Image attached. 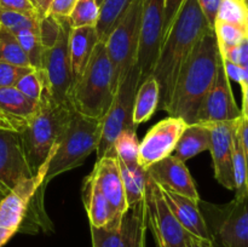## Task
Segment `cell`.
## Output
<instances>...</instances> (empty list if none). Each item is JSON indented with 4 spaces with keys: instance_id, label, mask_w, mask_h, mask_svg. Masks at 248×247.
Segmentation results:
<instances>
[{
    "instance_id": "6da1fadb",
    "label": "cell",
    "mask_w": 248,
    "mask_h": 247,
    "mask_svg": "<svg viewBox=\"0 0 248 247\" xmlns=\"http://www.w3.org/2000/svg\"><path fill=\"white\" fill-rule=\"evenodd\" d=\"M196 0H184L160 46L153 77L159 85L160 110H167L184 62L201 38L211 31Z\"/></svg>"
},
{
    "instance_id": "7a4b0ae2",
    "label": "cell",
    "mask_w": 248,
    "mask_h": 247,
    "mask_svg": "<svg viewBox=\"0 0 248 247\" xmlns=\"http://www.w3.org/2000/svg\"><path fill=\"white\" fill-rule=\"evenodd\" d=\"M219 61L217 38L211 29L199 40L179 72L166 110L170 116L183 119L188 125L195 123L199 108L216 80Z\"/></svg>"
},
{
    "instance_id": "3957f363",
    "label": "cell",
    "mask_w": 248,
    "mask_h": 247,
    "mask_svg": "<svg viewBox=\"0 0 248 247\" xmlns=\"http://www.w3.org/2000/svg\"><path fill=\"white\" fill-rule=\"evenodd\" d=\"M74 113L72 104L61 103L53 98L51 89L44 91L38 111L19 132L27 160L34 173L47 160Z\"/></svg>"
},
{
    "instance_id": "277c9868",
    "label": "cell",
    "mask_w": 248,
    "mask_h": 247,
    "mask_svg": "<svg viewBox=\"0 0 248 247\" xmlns=\"http://www.w3.org/2000/svg\"><path fill=\"white\" fill-rule=\"evenodd\" d=\"M115 91L113 65L106 45L98 41L84 74L73 82L69 103L77 113L102 120L113 102Z\"/></svg>"
},
{
    "instance_id": "5b68a950",
    "label": "cell",
    "mask_w": 248,
    "mask_h": 247,
    "mask_svg": "<svg viewBox=\"0 0 248 247\" xmlns=\"http://www.w3.org/2000/svg\"><path fill=\"white\" fill-rule=\"evenodd\" d=\"M101 133V119L90 118L75 111L48 155L44 185L61 173L80 166L97 149Z\"/></svg>"
},
{
    "instance_id": "8992f818",
    "label": "cell",
    "mask_w": 248,
    "mask_h": 247,
    "mask_svg": "<svg viewBox=\"0 0 248 247\" xmlns=\"http://www.w3.org/2000/svg\"><path fill=\"white\" fill-rule=\"evenodd\" d=\"M143 0H132L115 28L104 41L114 70V85H118L137 63Z\"/></svg>"
},
{
    "instance_id": "52a82bcc",
    "label": "cell",
    "mask_w": 248,
    "mask_h": 247,
    "mask_svg": "<svg viewBox=\"0 0 248 247\" xmlns=\"http://www.w3.org/2000/svg\"><path fill=\"white\" fill-rule=\"evenodd\" d=\"M138 86L140 69L137 64H135L118 85L113 102L102 119L101 139L96 149L97 160L107 155L113 147L114 140L123 131L136 128L132 123V114Z\"/></svg>"
},
{
    "instance_id": "ba28073f",
    "label": "cell",
    "mask_w": 248,
    "mask_h": 247,
    "mask_svg": "<svg viewBox=\"0 0 248 247\" xmlns=\"http://www.w3.org/2000/svg\"><path fill=\"white\" fill-rule=\"evenodd\" d=\"M147 227L150 228L157 247H186L189 234L167 206L160 185L148 174L144 196Z\"/></svg>"
},
{
    "instance_id": "9c48e42d",
    "label": "cell",
    "mask_w": 248,
    "mask_h": 247,
    "mask_svg": "<svg viewBox=\"0 0 248 247\" xmlns=\"http://www.w3.org/2000/svg\"><path fill=\"white\" fill-rule=\"evenodd\" d=\"M47 166L48 157L33 176L19 182L0 201V247L4 246L23 224L31 199L44 185Z\"/></svg>"
},
{
    "instance_id": "30bf717a",
    "label": "cell",
    "mask_w": 248,
    "mask_h": 247,
    "mask_svg": "<svg viewBox=\"0 0 248 247\" xmlns=\"http://www.w3.org/2000/svg\"><path fill=\"white\" fill-rule=\"evenodd\" d=\"M165 0H143L137 67L140 85L153 74L164 39Z\"/></svg>"
},
{
    "instance_id": "8fae6325",
    "label": "cell",
    "mask_w": 248,
    "mask_h": 247,
    "mask_svg": "<svg viewBox=\"0 0 248 247\" xmlns=\"http://www.w3.org/2000/svg\"><path fill=\"white\" fill-rule=\"evenodd\" d=\"M61 34L53 47L44 52L43 68L47 74L53 98L61 103H69L73 86L69 56V34L72 31L68 18H61Z\"/></svg>"
},
{
    "instance_id": "7c38bea8",
    "label": "cell",
    "mask_w": 248,
    "mask_h": 247,
    "mask_svg": "<svg viewBox=\"0 0 248 247\" xmlns=\"http://www.w3.org/2000/svg\"><path fill=\"white\" fill-rule=\"evenodd\" d=\"M144 200L128 207L119 227H91L92 247H140L145 242Z\"/></svg>"
},
{
    "instance_id": "4fadbf2b",
    "label": "cell",
    "mask_w": 248,
    "mask_h": 247,
    "mask_svg": "<svg viewBox=\"0 0 248 247\" xmlns=\"http://www.w3.org/2000/svg\"><path fill=\"white\" fill-rule=\"evenodd\" d=\"M241 116V109L235 102L230 80L225 73L222 56H220L216 80L203 98L194 124L207 125L213 123H227V121L237 120Z\"/></svg>"
},
{
    "instance_id": "5bb4252c",
    "label": "cell",
    "mask_w": 248,
    "mask_h": 247,
    "mask_svg": "<svg viewBox=\"0 0 248 247\" xmlns=\"http://www.w3.org/2000/svg\"><path fill=\"white\" fill-rule=\"evenodd\" d=\"M33 174L19 132L0 127V194L5 196Z\"/></svg>"
},
{
    "instance_id": "9a60e30c",
    "label": "cell",
    "mask_w": 248,
    "mask_h": 247,
    "mask_svg": "<svg viewBox=\"0 0 248 247\" xmlns=\"http://www.w3.org/2000/svg\"><path fill=\"white\" fill-rule=\"evenodd\" d=\"M188 124L181 118L169 116L153 126L142 142H140V165L149 169L152 165L174 152L179 137Z\"/></svg>"
},
{
    "instance_id": "2e32d148",
    "label": "cell",
    "mask_w": 248,
    "mask_h": 247,
    "mask_svg": "<svg viewBox=\"0 0 248 247\" xmlns=\"http://www.w3.org/2000/svg\"><path fill=\"white\" fill-rule=\"evenodd\" d=\"M213 239L222 247H248V195L220 208Z\"/></svg>"
},
{
    "instance_id": "e0dca14e",
    "label": "cell",
    "mask_w": 248,
    "mask_h": 247,
    "mask_svg": "<svg viewBox=\"0 0 248 247\" xmlns=\"http://www.w3.org/2000/svg\"><path fill=\"white\" fill-rule=\"evenodd\" d=\"M239 120V119H237ZM237 120L207 124L211 132L210 152L213 160L215 177L224 188L235 191L232 170V133Z\"/></svg>"
},
{
    "instance_id": "ac0fdd59",
    "label": "cell",
    "mask_w": 248,
    "mask_h": 247,
    "mask_svg": "<svg viewBox=\"0 0 248 247\" xmlns=\"http://www.w3.org/2000/svg\"><path fill=\"white\" fill-rule=\"evenodd\" d=\"M147 173L160 186L170 189L177 194L200 201L198 189L186 164L174 155L165 157L147 169Z\"/></svg>"
},
{
    "instance_id": "d6986e66",
    "label": "cell",
    "mask_w": 248,
    "mask_h": 247,
    "mask_svg": "<svg viewBox=\"0 0 248 247\" xmlns=\"http://www.w3.org/2000/svg\"><path fill=\"white\" fill-rule=\"evenodd\" d=\"M92 173L94 174L102 193L108 200L115 218L121 220L128 210V205L126 201L118 157L114 155H106L98 159L94 164Z\"/></svg>"
},
{
    "instance_id": "ffe728a7",
    "label": "cell",
    "mask_w": 248,
    "mask_h": 247,
    "mask_svg": "<svg viewBox=\"0 0 248 247\" xmlns=\"http://www.w3.org/2000/svg\"><path fill=\"white\" fill-rule=\"evenodd\" d=\"M160 189L170 210L189 234L194 235L205 242H215L212 232L210 230L205 217L199 208V201L186 198L162 186H160Z\"/></svg>"
},
{
    "instance_id": "44dd1931",
    "label": "cell",
    "mask_w": 248,
    "mask_h": 247,
    "mask_svg": "<svg viewBox=\"0 0 248 247\" xmlns=\"http://www.w3.org/2000/svg\"><path fill=\"white\" fill-rule=\"evenodd\" d=\"M39 102L16 87H0V127L21 132L38 111Z\"/></svg>"
},
{
    "instance_id": "7402d4cb",
    "label": "cell",
    "mask_w": 248,
    "mask_h": 247,
    "mask_svg": "<svg viewBox=\"0 0 248 247\" xmlns=\"http://www.w3.org/2000/svg\"><path fill=\"white\" fill-rule=\"evenodd\" d=\"M82 201H84L91 227H119L121 224L123 219L118 220L115 218L108 200L102 193L92 172L84 181Z\"/></svg>"
},
{
    "instance_id": "603a6c76",
    "label": "cell",
    "mask_w": 248,
    "mask_h": 247,
    "mask_svg": "<svg viewBox=\"0 0 248 247\" xmlns=\"http://www.w3.org/2000/svg\"><path fill=\"white\" fill-rule=\"evenodd\" d=\"M98 41L96 27L72 28L69 34V56L73 82L84 74Z\"/></svg>"
},
{
    "instance_id": "cb8c5ba5",
    "label": "cell",
    "mask_w": 248,
    "mask_h": 247,
    "mask_svg": "<svg viewBox=\"0 0 248 247\" xmlns=\"http://www.w3.org/2000/svg\"><path fill=\"white\" fill-rule=\"evenodd\" d=\"M211 132L210 128L201 124H191L186 127L178 143L174 148V156L186 162L190 157L200 153L210 150Z\"/></svg>"
},
{
    "instance_id": "d4e9b609",
    "label": "cell",
    "mask_w": 248,
    "mask_h": 247,
    "mask_svg": "<svg viewBox=\"0 0 248 247\" xmlns=\"http://www.w3.org/2000/svg\"><path fill=\"white\" fill-rule=\"evenodd\" d=\"M128 207L142 202L145 196L148 173L140 162H124L118 159Z\"/></svg>"
},
{
    "instance_id": "484cf974",
    "label": "cell",
    "mask_w": 248,
    "mask_h": 247,
    "mask_svg": "<svg viewBox=\"0 0 248 247\" xmlns=\"http://www.w3.org/2000/svg\"><path fill=\"white\" fill-rule=\"evenodd\" d=\"M159 85L155 77L150 75L138 86L137 93H136L132 114V123L136 127L152 118L159 107Z\"/></svg>"
},
{
    "instance_id": "4316f807",
    "label": "cell",
    "mask_w": 248,
    "mask_h": 247,
    "mask_svg": "<svg viewBox=\"0 0 248 247\" xmlns=\"http://www.w3.org/2000/svg\"><path fill=\"white\" fill-rule=\"evenodd\" d=\"M132 0H103L99 5V19L96 26L97 35L101 43H104L120 21L123 15L130 6Z\"/></svg>"
},
{
    "instance_id": "83f0119b",
    "label": "cell",
    "mask_w": 248,
    "mask_h": 247,
    "mask_svg": "<svg viewBox=\"0 0 248 247\" xmlns=\"http://www.w3.org/2000/svg\"><path fill=\"white\" fill-rule=\"evenodd\" d=\"M240 119L237 120L232 133V170H234L235 191H236L235 198H244L248 195L247 166L241 135H240Z\"/></svg>"
},
{
    "instance_id": "f1b7e54d",
    "label": "cell",
    "mask_w": 248,
    "mask_h": 247,
    "mask_svg": "<svg viewBox=\"0 0 248 247\" xmlns=\"http://www.w3.org/2000/svg\"><path fill=\"white\" fill-rule=\"evenodd\" d=\"M107 155H114L124 162H140V140L136 128L123 131L114 140L113 147Z\"/></svg>"
},
{
    "instance_id": "f546056e",
    "label": "cell",
    "mask_w": 248,
    "mask_h": 247,
    "mask_svg": "<svg viewBox=\"0 0 248 247\" xmlns=\"http://www.w3.org/2000/svg\"><path fill=\"white\" fill-rule=\"evenodd\" d=\"M0 62L12 63L21 67H31L28 57L16 35L4 27L0 28Z\"/></svg>"
},
{
    "instance_id": "4dcf8cb0",
    "label": "cell",
    "mask_w": 248,
    "mask_h": 247,
    "mask_svg": "<svg viewBox=\"0 0 248 247\" xmlns=\"http://www.w3.org/2000/svg\"><path fill=\"white\" fill-rule=\"evenodd\" d=\"M99 19V4L97 0H78L68 17L72 28L96 27Z\"/></svg>"
},
{
    "instance_id": "1f68e13d",
    "label": "cell",
    "mask_w": 248,
    "mask_h": 247,
    "mask_svg": "<svg viewBox=\"0 0 248 247\" xmlns=\"http://www.w3.org/2000/svg\"><path fill=\"white\" fill-rule=\"evenodd\" d=\"M17 40L21 44L24 53L28 57L31 67L34 69H40L43 68V60H44V48L43 44L40 41L39 36V31H33V29H24V31H18L15 34Z\"/></svg>"
},
{
    "instance_id": "d6a6232c",
    "label": "cell",
    "mask_w": 248,
    "mask_h": 247,
    "mask_svg": "<svg viewBox=\"0 0 248 247\" xmlns=\"http://www.w3.org/2000/svg\"><path fill=\"white\" fill-rule=\"evenodd\" d=\"M15 87L19 90L23 94H26L28 98L36 102L40 101L41 96L46 89H51L47 74H46L44 68L33 69L29 74L24 75L22 79H19V81L17 82Z\"/></svg>"
},
{
    "instance_id": "836d02e7",
    "label": "cell",
    "mask_w": 248,
    "mask_h": 247,
    "mask_svg": "<svg viewBox=\"0 0 248 247\" xmlns=\"http://www.w3.org/2000/svg\"><path fill=\"white\" fill-rule=\"evenodd\" d=\"M213 31H215L216 38H217L219 52L240 45L247 38L245 27L228 23V22L216 21Z\"/></svg>"
},
{
    "instance_id": "e575fe53",
    "label": "cell",
    "mask_w": 248,
    "mask_h": 247,
    "mask_svg": "<svg viewBox=\"0 0 248 247\" xmlns=\"http://www.w3.org/2000/svg\"><path fill=\"white\" fill-rule=\"evenodd\" d=\"M248 4L245 0H222L216 21L228 22L246 28Z\"/></svg>"
},
{
    "instance_id": "d590c367",
    "label": "cell",
    "mask_w": 248,
    "mask_h": 247,
    "mask_svg": "<svg viewBox=\"0 0 248 247\" xmlns=\"http://www.w3.org/2000/svg\"><path fill=\"white\" fill-rule=\"evenodd\" d=\"M0 24L14 34L24 31V29L39 31L38 17L31 16V15L19 14V12L0 11Z\"/></svg>"
},
{
    "instance_id": "8d00e7d4",
    "label": "cell",
    "mask_w": 248,
    "mask_h": 247,
    "mask_svg": "<svg viewBox=\"0 0 248 247\" xmlns=\"http://www.w3.org/2000/svg\"><path fill=\"white\" fill-rule=\"evenodd\" d=\"M61 28V18H56L51 15H47L39 21V36L45 50L56 45L60 38Z\"/></svg>"
},
{
    "instance_id": "74e56055",
    "label": "cell",
    "mask_w": 248,
    "mask_h": 247,
    "mask_svg": "<svg viewBox=\"0 0 248 247\" xmlns=\"http://www.w3.org/2000/svg\"><path fill=\"white\" fill-rule=\"evenodd\" d=\"M33 67H21L7 62H0V87L16 86L19 79L29 74Z\"/></svg>"
},
{
    "instance_id": "f35d334b",
    "label": "cell",
    "mask_w": 248,
    "mask_h": 247,
    "mask_svg": "<svg viewBox=\"0 0 248 247\" xmlns=\"http://www.w3.org/2000/svg\"><path fill=\"white\" fill-rule=\"evenodd\" d=\"M0 11L19 12L36 16L35 9L31 0H0Z\"/></svg>"
},
{
    "instance_id": "ab89813d",
    "label": "cell",
    "mask_w": 248,
    "mask_h": 247,
    "mask_svg": "<svg viewBox=\"0 0 248 247\" xmlns=\"http://www.w3.org/2000/svg\"><path fill=\"white\" fill-rule=\"evenodd\" d=\"M78 0H53L48 14L56 18H68Z\"/></svg>"
},
{
    "instance_id": "60d3db41",
    "label": "cell",
    "mask_w": 248,
    "mask_h": 247,
    "mask_svg": "<svg viewBox=\"0 0 248 247\" xmlns=\"http://www.w3.org/2000/svg\"><path fill=\"white\" fill-rule=\"evenodd\" d=\"M196 1H198L199 6H200L201 11L205 15L210 27L213 28L216 23V18H217L218 9H219L222 0H196Z\"/></svg>"
},
{
    "instance_id": "b9f144b4",
    "label": "cell",
    "mask_w": 248,
    "mask_h": 247,
    "mask_svg": "<svg viewBox=\"0 0 248 247\" xmlns=\"http://www.w3.org/2000/svg\"><path fill=\"white\" fill-rule=\"evenodd\" d=\"M184 0H165V18H164V38L169 31L177 12L181 9ZM164 40V39H162Z\"/></svg>"
},
{
    "instance_id": "7bdbcfd3",
    "label": "cell",
    "mask_w": 248,
    "mask_h": 247,
    "mask_svg": "<svg viewBox=\"0 0 248 247\" xmlns=\"http://www.w3.org/2000/svg\"><path fill=\"white\" fill-rule=\"evenodd\" d=\"M222 56V55H220ZM223 60V65H224V69H225V73H227L228 77L232 80H235L236 82H239L240 85H244L245 82V70H244V67L242 65H239V64H235V63H232L229 62V61L224 60V58L222 57Z\"/></svg>"
},
{
    "instance_id": "ee69618b",
    "label": "cell",
    "mask_w": 248,
    "mask_h": 247,
    "mask_svg": "<svg viewBox=\"0 0 248 247\" xmlns=\"http://www.w3.org/2000/svg\"><path fill=\"white\" fill-rule=\"evenodd\" d=\"M240 135H241L242 145H244L245 157H246V166H247V188H248V120L241 116L240 119Z\"/></svg>"
},
{
    "instance_id": "f6af8a7d",
    "label": "cell",
    "mask_w": 248,
    "mask_h": 247,
    "mask_svg": "<svg viewBox=\"0 0 248 247\" xmlns=\"http://www.w3.org/2000/svg\"><path fill=\"white\" fill-rule=\"evenodd\" d=\"M31 1L33 4L34 9H35L36 16H38L39 21H40L41 18L47 16L48 10H50V6L53 0H31Z\"/></svg>"
},
{
    "instance_id": "bcb514c9",
    "label": "cell",
    "mask_w": 248,
    "mask_h": 247,
    "mask_svg": "<svg viewBox=\"0 0 248 247\" xmlns=\"http://www.w3.org/2000/svg\"><path fill=\"white\" fill-rule=\"evenodd\" d=\"M242 89V116L248 120V85L241 86Z\"/></svg>"
},
{
    "instance_id": "7dc6e473",
    "label": "cell",
    "mask_w": 248,
    "mask_h": 247,
    "mask_svg": "<svg viewBox=\"0 0 248 247\" xmlns=\"http://www.w3.org/2000/svg\"><path fill=\"white\" fill-rule=\"evenodd\" d=\"M186 247H205V241L198 239L194 235H190L188 242H186Z\"/></svg>"
},
{
    "instance_id": "c3c4849f",
    "label": "cell",
    "mask_w": 248,
    "mask_h": 247,
    "mask_svg": "<svg viewBox=\"0 0 248 247\" xmlns=\"http://www.w3.org/2000/svg\"><path fill=\"white\" fill-rule=\"evenodd\" d=\"M242 67H244V70H245V82L242 86H246V85H248V61L244 65H242Z\"/></svg>"
},
{
    "instance_id": "681fc988",
    "label": "cell",
    "mask_w": 248,
    "mask_h": 247,
    "mask_svg": "<svg viewBox=\"0 0 248 247\" xmlns=\"http://www.w3.org/2000/svg\"><path fill=\"white\" fill-rule=\"evenodd\" d=\"M205 247H216L215 242H205Z\"/></svg>"
},
{
    "instance_id": "f907efd6",
    "label": "cell",
    "mask_w": 248,
    "mask_h": 247,
    "mask_svg": "<svg viewBox=\"0 0 248 247\" xmlns=\"http://www.w3.org/2000/svg\"><path fill=\"white\" fill-rule=\"evenodd\" d=\"M246 35H247V39H248V17H247V23H246Z\"/></svg>"
},
{
    "instance_id": "816d5d0a",
    "label": "cell",
    "mask_w": 248,
    "mask_h": 247,
    "mask_svg": "<svg viewBox=\"0 0 248 247\" xmlns=\"http://www.w3.org/2000/svg\"><path fill=\"white\" fill-rule=\"evenodd\" d=\"M102 1H103V0H97V2H98V4H99V5H101V4H102Z\"/></svg>"
},
{
    "instance_id": "f5cc1de1",
    "label": "cell",
    "mask_w": 248,
    "mask_h": 247,
    "mask_svg": "<svg viewBox=\"0 0 248 247\" xmlns=\"http://www.w3.org/2000/svg\"><path fill=\"white\" fill-rule=\"evenodd\" d=\"M2 198H4V195H1V194H0V201L2 200Z\"/></svg>"
},
{
    "instance_id": "db71d44e",
    "label": "cell",
    "mask_w": 248,
    "mask_h": 247,
    "mask_svg": "<svg viewBox=\"0 0 248 247\" xmlns=\"http://www.w3.org/2000/svg\"><path fill=\"white\" fill-rule=\"evenodd\" d=\"M140 247H145V242H143V244H142V246H140Z\"/></svg>"
},
{
    "instance_id": "11a10c76",
    "label": "cell",
    "mask_w": 248,
    "mask_h": 247,
    "mask_svg": "<svg viewBox=\"0 0 248 247\" xmlns=\"http://www.w3.org/2000/svg\"><path fill=\"white\" fill-rule=\"evenodd\" d=\"M245 1H246V2H247V4H248V0H245Z\"/></svg>"
},
{
    "instance_id": "9f6ffc18",
    "label": "cell",
    "mask_w": 248,
    "mask_h": 247,
    "mask_svg": "<svg viewBox=\"0 0 248 247\" xmlns=\"http://www.w3.org/2000/svg\"><path fill=\"white\" fill-rule=\"evenodd\" d=\"M0 28H1V24H0Z\"/></svg>"
}]
</instances>
